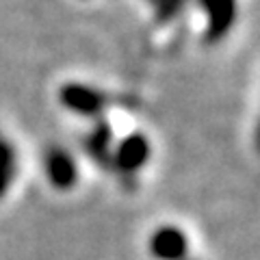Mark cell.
I'll return each instance as SVG.
<instances>
[{"label": "cell", "instance_id": "obj_1", "mask_svg": "<svg viewBox=\"0 0 260 260\" xmlns=\"http://www.w3.org/2000/svg\"><path fill=\"white\" fill-rule=\"evenodd\" d=\"M206 13V44H219L237 22V0H198Z\"/></svg>", "mask_w": 260, "mask_h": 260}, {"label": "cell", "instance_id": "obj_2", "mask_svg": "<svg viewBox=\"0 0 260 260\" xmlns=\"http://www.w3.org/2000/svg\"><path fill=\"white\" fill-rule=\"evenodd\" d=\"M59 100L68 111L83 117H93L107 107V95L93 87L80 85V83L63 85L59 91Z\"/></svg>", "mask_w": 260, "mask_h": 260}, {"label": "cell", "instance_id": "obj_3", "mask_svg": "<svg viewBox=\"0 0 260 260\" xmlns=\"http://www.w3.org/2000/svg\"><path fill=\"white\" fill-rule=\"evenodd\" d=\"M113 162L119 172L133 174L137 169H141L150 158V141L143 133H133L126 139H121L115 152L111 154Z\"/></svg>", "mask_w": 260, "mask_h": 260}, {"label": "cell", "instance_id": "obj_4", "mask_svg": "<svg viewBox=\"0 0 260 260\" xmlns=\"http://www.w3.org/2000/svg\"><path fill=\"white\" fill-rule=\"evenodd\" d=\"M44 172H46L48 182L61 191L74 186L78 180V169H76L74 158L61 148H52V150L46 152Z\"/></svg>", "mask_w": 260, "mask_h": 260}, {"label": "cell", "instance_id": "obj_5", "mask_svg": "<svg viewBox=\"0 0 260 260\" xmlns=\"http://www.w3.org/2000/svg\"><path fill=\"white\" fill-rule=\"evenodd\" d=\"M186 249H189L186 234L174 225L158 228L150 237V251L156 260H182Z\"/></svg>", "mask_w": 260, "mask_h": 260}, {"label": "cell", "instance_id": "obj_6", "mask_svg": "<svg viewBox=\"0 0 260 260\" xmlns=\"http://www.w3.org/2000/svg\"><path fill=\"white\" fill-rule=\"evenodd\" d=\"M111 143H113V130L107 121H98L93 126V130L89 133L87 141H85V148L91 156L104 165V162L111 160Z\"/></svg>", "mask_w": 260, "mask_h": 260}, {"label": "cell", "instance_id": "obj_7", "mask_svg": "<svg viewBox=\"0 0 260 260\" xmlns=\"http://www.w3.org/2000/svg\"><path fill=\"white\" fill-rule=\"evenodd\" d=\"M15 152L3 137H0V198H5V193L9 191V186L15 178Z\"/></svg>", "mask_w": 260, "mask_h": 260}, {"label": "cell", "instance_id": "obj_8", "mask_svg": "<svg viewBox=\"0 0 260 260\" xmlns=\"http://www.w3.org/2000/svg\"><path fill=\"white\" fill-rule=\"evenodd\" d=\"M150 5H152V11H154V22L167 24L180 15L186 0H150Z\"/></svg>", "mask_w": 260, "mask_h": 260}]
</instances>
